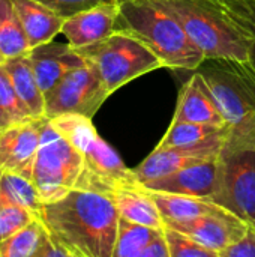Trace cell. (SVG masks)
<instances>
[{
  "label": "cell",
  "mask_w": 255,
  "mask_h": 257,
  "mask_svg": "<svg viewBox=\"0 0 255 257\" xmlns=\"http://www.w3.org/2000/svg\"><path fill=\"white\" fill-rule=\"evenodd\" d=\"M45 233V224L41 218L0 242V257H36Z\"/></svg>",
  "instance_id": "obj_26"
},
{
  "label": "cell",
  "mask_w": 255,
  "mask_h": 257,
  "mask_svg": "<svg viewBox=\"0 0 255 257\" xmlns=\"http://www.w3.org/2000/svg\"><path fill=\"white\" fill-rule=\"evenodd\" d=\"M143 187V185H141ZM144 188V187H143ZM147 194L156 203L164 223L167 221H185L191 218H197L204 214H210L221 206L206 197H195V196H185L176 193H165V191H153L147 190Z\"/></svg>",
  "instance_id": "obj_20"
},
{
  "label": "cell",
  "mask_w": 255,
  "mask_h": 257,
  "mask_svg": "<svg viewBox=\"0 0 255 257\" xmlns=\"http://www.w3.org/2000/svg\"><path fill=\"white\" fill-rule=\"evenodd\" d=\"M84 167L83 155L45 119L32 181L44 203L62 199L77 188Z\"/></svg>",
  "instance_id": "obj_6"
},
{
  "label": "cell",
  "mask_w": 255,
  "mask_h": 257,
  "mask_svg": "<svg viewBox=\"0 0 255 257\" xmlns=\"http://www.w3.org/2000/svg\"><path fill=\"white\" fill-rule=\"evenodd\" d=\"M116 27L143 41L164 68L195 71L206 60L179 20L156 0H122Z\"/></svg>",
  "instance_id": "obj_3"
},
{
  "label": "cell",
  "mask_w": 255,
  "mask_h": 257,
  "mask_svg": "<svg viewBox=\"0 0 255 257\" xmlns=\"http://www.w3.org/2000/svg\"><path fill=\"white\" fill-rule=\"evenodd\" d=\"M158 230L159 229L119 217L113 257H143L146 247Z\"/></svg>",
  "instance_id": "obj_24"
},
{
  "label": "cell",
  "mask_w": 255,
  "mask_h": 257,
  "mask_svg": "<svg viewBox=\"0 0 255 257\" xmlns=\"http://www.w3.org/2000/svg\"><path fill=\"white\" fill-rule=\"evenodd\" d=\"M164 224L188 233L197 242L212 250L218 257L225 248L237 242L249 227L246 221L222 206L210 214H204L197 218L185 221H167Z\"/></svg>",
  "instance_id": "obj_12"
},
{
  "label": "cell",
  "mask_w": 255,
  "mask_h": 257,
  "mask_svg": "<svg viewBox=\"0 0 255 257\" xmlns=\"http://www.w3.org/2000/svg\"><path fill=\"white\" fill-rule=\"evenodd\" d=\"M228 136V126H219L213 123H198L186 120H171L165 136L158 143L156 149L179 148V146H194L210 139Z\"/></svg>",
  "instance_id": "obj_22"
},
{
  "label": "cell",
  "mask_w": 255,
  "mask_h": 257,
  "mask_svg": "<svg viewBox=\"0 0 255 257\" xmlns=\"http://www.w3.org/2000/svg\"><path fill=\"white\" fill-rule=\"evenodd\" d=\"M47 117H29L0 131V173H18L32 179Z\"/></svg>",
  "instance_id": "obj_11"
},
{
  "label": "cell",
  "mask_w": 255,
  "mask_h": 257,
  "mask_svg": "<svg viewBox=\"0 0 255 257\" xmlns=\"http://www.w3.org/2000/svg\"><path fill=\"white\" fill-rule=\"evenodd\" d=\"M120 2L122 0L104 2L66 17L62 33L74 48L87 47L107 38L116 29Z\"/></svg>",
  "instance_id": "obj_13"
},
{
  "label": "cell",
  "mask_w": 255,
  "mask_h": 257,
  "mask_svg": "<svg viewBox=\"0 0 255 257\" xmlns=\"http://www.w3.org/2000/svg\"><path fill=\"white\" fill-rule=\"evenodd\" d=\"M110 196L116 203L120 217L155 229L164 227V218L156 203L141 187V184L117 188L110 193Z\"/></svg>",
  "instance_id": "obj_18"
},
{
  "label": "cell",
  "mask_w": 255,
  "mask_h": 257,
  "mask_svg": "<svg viewBox=\"0 0 255 257\" xmlns=\"http://www.w3.org/2000/svg\"><path fill=\"white\" fill-rule=\"evenodd\" d=\"M5 66L27 113L32 117H45V95L36 80L27 54L6 60Z\"/></svg>",
  "instance_id": "obj_19"
},
{
  "label": "cell",
  "mask_w": 255,
  "mask_h": 257,
  "mask_svg": "<svg viewBox=\"0 0 255 257\" xmlns=\"http://www.w3.org/2000/svg\"><path fill=\"white\" fill-rule=\"evenodd\" d=\"M0 63H5V59L2 57V54H0Z\"/></svg>",
  "instance_id": "obj_34"
},
{
  "label": "cell",
  "mask_w": 255,
  "mask_h": 257,
  "mask_svg": "<svg viewBox=\"0 0 255 257\" xmlns=\"http://www.w3.org/2000/svg\"><path fill=\"white\" fill-rule=\"evenodd\" d=\"M108 96L99 75L86 62L45 93V117L53 119L69 113L93 117Z\"/></svg>",
  "instance_id": "obj_8"
},
{
  "label": "cell",
  "mask_w": 255,
  "mask_h": 257,
  "mask_svg": "<svg viewBox=\"0 0 255 257\" xmlns=\"http://www.w3.org/2000/svg\"><path fill=\"white\" fill-rule=\"evenodd\" d=\"M182 24L206 60L233 59L246 62L248 47L234 26L209 0H156Z\"/></svg>",
  "instance_id": "obj_5"
},
{
  "label": "cell",
  "mask_w": 255,
  "mask_h": 257,
  "mask_svg": "<svg viewBox=\"0 0 255 257\" xmlns=\"http://www.w3.org/2000/svg\"><path fill=\"white\" fill-rule=\"evenodd\" d=\"M0 193L29 209L36 218L41 217L44 202L30 178L18 173H0Z\"/></svg>",
  "instance_id": "obj_25"
},
{
  "label": "cell",
  "mask_w": 255,
  "mask_h": 257,
  "mask_svg": "<svg viewBox=\"0 0 255 257\" xmlns=\"http://www.w3.org/2000/svg\"><path fill=\"white\" fill-rule=\"evenodd\" d=\"M225 139L227 137L219 136L194 146H179L167 149L155 148V151L134 169V173L137 179L144 184L152 179L171 175L189 166L216 160L221 155Z\"/></svg>",
  "instance_id": "obj_10"
},
{
  "label": "cell",
  "mask_w": 255,
  "mask_h": 257,
  "mask_svg": "<svg viewBox=\"0 0 255 257\" xmlns=\"http://www.w3.org/2000/svg\"><path fill=\"white\" fill-rule=\"evenodd\" d=\"M30 44L12 0H0V54L6 60L26 56Z\"/></svg>",
  "instance_id": "obj_21"
},
{
  "label": "cell",
  "mask_w": 255,
  "mask_h": 257,
  "mask_svg": "<svg viewBox=\"0 0 255 257\" xmlns=\"http://www.w3.org/2000/svg\"><path fill=\"white\" fill-rule=\"evenodd\" d=\"M239 32L255 69V0H209Z\"/></svg>",
  "instance_id": "obj_23"
},
{
  "label": "cell",
  "mask_w": 255,
  "mask_h": 257,
  "mask_svg": "<svg viewBox=\"0 0 255 257\" xmlns=\"http://www.w3.org/2000/svg\"><path fill=\"white\" fill-rule=\"evenodd\" d=\"M36 217L24 206L0 193V242L32 223Z\"/></svg>",
  "instance_id": "obj_28"
},
{
  "label": "cell",
  "mask_w": 255,
  "mask_h": 257,
  "mask_svg": "<svg viewBox=\"0 0 255 257\" xmlns=\"http://www.w3.org/2000/svg\"><path fill=\"white\" fill-rule=\"evenodd\" d=\"M210 200L255 226V149L221 152Z\"/></svg>",
  "instance_id": "obj_7"
},
{
  "label": "cell",
  "mask_w": 255,
  "mask_h": 257,
  "mask_svg": "<svg viewBox=\"0 0 255 257\" xmlns=\"http://www.w3.org/2000/svg\"><path fill=\"white\" fill-rule=\"evenodd\" d=\"M84 160V167L77 188L92 190L110 194L117 188L141 184L134 169H128L117 152L96 136L80 152Z\"/></svg>",
  "instance_id": "obj_9"
},
{
  "label": "cell",
  "mask_w": 255,
  "mask_h": 257,
  "mask_svg": "<svg viewBox=\"0 0 255 257\" xmlns=\"http://www.w3.org/2000/svg\"><path fill=\"white\" fill-rule=\"evenodd\" d=\"M164 235L168 244L170 257H218L212 250L197 242L188 233L164 224Z\"/></svg>",
  "instance_id": "obj_29"
},
{
  "label": "cell",
  "mask_w": 255,
  "mask_h": 257,
  "mask_svg": "<svg viewBox=\"0 0 255 257\" xmlns=\"http://www.w3.org/2000/svg\"><path fill=\"white\" fill-rule=\"evenodd\" d=\"M29 117L32 116L18 98L5 63H0V131Z\"/></svg>",
  "instance_id": "obj_27"
},
{
  "label": "cell",
  "mask_w": 255,
  "mask_h": 257,
  "mask_svg": "<svg viewBox=\"0 0 255 257\" xmlns=\"http://www.w3.org/2000/svg\"><path fill=\"white\" fill-rule=\"evenodd\" d=\"M119 217L110 194L74 188L44 203L39 218L71 257H113Z\"/></svg>",
  "instance_id": "obj_1"
},
{
  "label": "cell",
  "mask_w": 255,
  "mask_h": 257,
  "mask_svg": "<svg viewBox=\"0 0 255 257\" xmlns=\"http://www.w3.org/2000/svg\"><path fill=\"white\" fill-rule=\"evenodd\" d=\"M219 257H255V226H249L246 233L225 248Z\"/></svg>",
  "instance_id": "obj_31"
},
{
  "label": "cell",
  "mask_w": 255,
  "mask_h": 257,
  "mask_svg": "<svg viewBox=\"0 0 255 257\" xmlns=\"http://www.w3.org/2000/svg\"><path fill=\"white\" fill-rule=\"evenodd\" d=\"M75 50L93 66L110 95L126 83L164 68L161 59L143 41L119 27L107 38Z\"/></svg>",
  "instance_id": "obj_4"
},
{
  "label": "cell",
  "mask_w": 255,
  "mask_h": 257,
  "mask_svg": "<svg viewBox=\"0 0 255 257\" xmlns=\"http://www.w3.org/2000/svg\"><path fill=\"white\" fill-rule=\"evenodd\" d=\"M173 120H186L198 123H213L227 126L224 114L201 72L195 69L194 75L182 86Z\"/></svg>",
  "instance_id": "obj_16"
},
{
  "label": "cell",
  "mask_w": 255,
  "mask_h": 257,
  "mask_svg": "<svg viewBox=\"0 0 255 257\" xmlns=\"http://www.w3.org/2000/svg\"><path fill=\"white\" fill-rule=\"evenodd\" d=\"M27 59L33 68L36 80L44 92H50L68 72L86 63L83 56L69 44L47 42L32 48Z\"/></svg>",
  "instance_id": "obj_14"
},
{
  "label": "cell",
  "mask_w": 255,
  "mask_h": 257,
  "mask_svg": "<svg viewBox=\"0 0 255 257\" xmlns=\"http://www.w3.org/2000/svg\"><path fill=\"white\" fill-rule=\"evenodd\" d=\"M42 3L48 5L54 11H57L62 17H69L74 15L83 9L92 8L95 5L104 3V2H111V0H41Z\"/></svg>",
  "instance_id": "obj_30"
},
{
  "label": "cell",
  "mask_w": 255,
  "mask_h": 257,
  "mask_svg": "<svg viewBox=\"0 0 255 257\" xmlns=\"http://www.w3.org/2000/svg\"><path fill=\"white\" fill-rule=\"evenodd\" d=\"M197 68L207 81L228 126L221 152L255 149V69L249 60L212 59Z\"/></svg>",
  "instance_id": "obj_2"
},
{
  "label": "cell",
  "mask_w": 255,
  "mask_h": 257,
  "mask_svg": "<svg viewBox=\"0 0 255 257\" xmlns=\"http://www.w3.org/2000/svg\"><path fill=\"white\" fill-rule=\"evenodd\" d=\"M219 158L189 166L171 175H165L141 184L147 190L176 193L185 196L210 199L218 182Z\"/></svg>",
  "instance_id": "obj_15"
},
{
  "label": "cell",
  "mask_w": 255,
  "mask_h": 257,
  "mask_svg": "<svg viewBox=\"0 0 255 257\" xmlns=\"http://www.w3.org/2000/svg\"><path fill=\"white\" fill-rule=\"evenodd\" d=\"M30 48L47 44L62 33L65 17L41 0H12Z\"/></svg>",
  "instance_id": "obj_17"
},
{
  "label": "cell",
  "mask_w": 255,
  "mask_h": 257,
  "mask_svg": "<svg viewBox=\"0 0 255 257\" xmlns=\"http://www.w3.org/2000/svg\"><path fill=\"white\" fill-rule=\"evenodd\" d=\"M36 257H71V253L63 247V244L48 230L45 226V233L38 250Z\"/></svg>",
  "instance_id": "obj_32"
},
{
  "label": "cell",
  "mask_w": 255,
  "mask_h": 257,
  "mask_svg": "<svg viewBox=\"0 0 255 257\" xmlns=\"http://www.w3.org/2000/svg\"><path fill=\"white\" fill-rule=\"evenodd\" d=\"M143 257H170L168 244L164 235V227L159 229L156 235L153 236V239L149 242V245L146 247L143 253Z\"/></svg>",
  "instance_id": "obj_33"
}]
</instances>
